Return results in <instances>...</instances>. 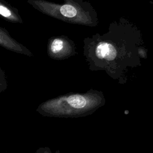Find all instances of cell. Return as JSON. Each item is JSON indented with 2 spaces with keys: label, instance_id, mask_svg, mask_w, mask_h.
I'll return each mask as SVG.
<instances>
[{
  "label": "cell",
  "instance_id": "obj_7",
  "mask_svg": "<svg viewBox=\"0 0 153 153\" xmlns=\"http://www.w3.org/2000/svg\"><path fill=\"white\" fill-rule=\"evenodd\" d=\"M8 82L4 71L0 68V94L7 90Z\"/></svg>",
  "mask_w": 153,
  "mask_h": 153
},
{
  "label": "cell",
  "instance_id": "obj_5",
  "mask_svg": "<svg viewBox=\"0 0 153 153\" xmlns=\"http://www.w3.org/2000/svg\"><path fill=\"white\" fill-rule=\"evenodd\" d=\"M0 46L14 53L27 56H32V51L14 39L4 27L0 26Z\"/></svg>",
  "mask_w": 153,
  "mask_h": 153
},
{
  "label": "cell",
  "instance_id": "obj_8",
  "mask_svg": "<svg viewBox=\"0 0 153 153\" xmlns=\"http://www.w3.org/2000/svg\"><path fill=\"white\" fill-rule=\"evenodd\" d=\"M35 153H60L59 149H57L54 152H53L51 149L48 146L39 147L38 148Z\"/></svg>",
  "mask_w": 153,
  "mask_h": 153
},
{
  "label": "cell",
  "instance_id": "obj_1",
  "mask_svg": "<svg viewBox=\"0 0 153 153\" xmlns=\"http://www.w3.org/2000/svg\"><path fill=\"white\" fill-rule=\"evenodd\" d=\"M83 54L91 71H103L113 79L125 83L130 71L140 66L141 31L121 17L110 23L108 31L84 39Z\"/></svg>",
  "mask_w": 153,
  "mask_h": 153
},
{
  "label": "cell",
  "instance_id": "obj_6",
  "mask_svg": "<svg viewBox=\"0 0 153 153\" xmlns=\"http://www.w3.org/2000/svg\"><path fill=\"white\" fill-rule=\"evenodd\" d=\"M0 17L7 22L22 23L23 20L17 8L12 6L5 0H0Z\"/></svg>",
  "mask_w": 153,
  "mask_h": 153
},
{
  "label": "cell",
  "instance_id": "obj_2",
  "mask_svg": "<svg viewBox=\"0 0 153 153\" xmlns=\"http://www.w3.org/2000/svg\"><path fill=\"white\" fill-rule=\"evenodd\" d=\"M105 103L103 93L91 88L85 93L70 92L47 100L36 111L47 117L78 118L91 114Z\"/></svg>",
  "mask_w": 153,
  "mask_h": 153
},
{
  "label": "cell",
  "instance_id": "obj_3",
  "mask_svg": "<svg viewBox=\"0 0 153 153\" xmlns=\"http://www.w3.org/2000/svg\"><path fill=\"white\" fill-rule=\"evenodd\" d=\"M27 3L41 13L66 23L89 27L99 24L97 13L90 2L63 0L56 3L47 0H27Z\"/></svg>",
  "mask_w": 153,
  "mask_h": 153
},
{
  "label": "cell",
  "instance_id": "obj_4",
  "mask_svg": "<svg viewBox=\"0 0 153 153\" xmlns=\"http://www.w3.org/2000/svg\"><path fill=\"white\" fill-rule=\"evenodd\" d=\"M47 53L56 60H65L77 54L74 41L66 35L50 37L47 41Z\"/></svg>",
  "mask_w": 153,
  "mask_h": 153
}]
</instances>
